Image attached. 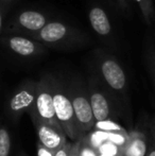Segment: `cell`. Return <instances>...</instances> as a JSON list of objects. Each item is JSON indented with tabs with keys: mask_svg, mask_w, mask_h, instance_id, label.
<instances>
[{
	"mask_svg": "<svg viewBox=\"0 0 155 156\" xmlns=\"http://www.w3.org/2000/svg\"><path fill=\"white\" fill-rule=\"evenodd\" d=\"M87 91L96 122L106 120L116 121L119 118L122 104L108 90L104 83L101 82L99 78L90 76L87 83Z\"/></svg>",
	"mask_w": 155,
	"mask_h": 156,
	"instance_id": "obj_1",
	"label": "cell"
},
{
	"mask_svg": "<svg viewBox=\"0 0 155 156\" xmlns=\"http://www.w3.org/2000/svg\"><path fill=\"white\" fill-rule=\"evenodd\" d=\"M50 84L53 97L54 112L61 127L70 141L76 142L82 139L78 131L75 112L67 91V87L52 76H50Z\"/></svg>",
	"mask_w": 155,
	"mask_h": 156,
	"instance_id": "obj_2",
	"label": "cell"
},
{
	"mask_svg": "<svg viewBox=\"0 0 155 156\" xmlns=\"http://www.w3.org/2000/svg\"><path fill=\"white\" fill-rule=\"evenodd\" d=\"M98 67L101 74L104 85L108 88L120 103H125L128 98V79L120 64L114 56L106 53H99L98 56Z\"/></svg>",
	"mask_w": 155,
	"mask_h": 156,
	"instance_id": "obj_3",
	"label": "cell"
},
{
	"mask_svg": "<svg viewBox=\"0 0 155 156\" xmlns=\"http://www.w3.org/2000/svg\"><path fill=\"white\" fill-rule=\"evenodd\" d=\"M67 91L75 112L79 134L81 138H83L85 134L93 129L96 123L90 101H89L87 86H85L80 81H72L67 86Z\"/></svg>",
	"mask_w": 155,
	"mask_h": 156,
	"instance_id": "obj_4",
	"label": "cell"
},
{
	"mask_svg": "<svg viewBox=\"0 0 155 156\" xmlns=\"http://www.w3.org/2000/svg\"><path fill=\"white\" fill-rule=\"evenodd\" d=\"M28 114L31 117L32 122H43L61 127L54 112L50 76H43L37 82L34 105Z\"/></svg>",
	"mask_w": 155,
	"mask_h": 156,
	"instance_id": "obj_5",
	"label": "cell"
},
{
	"mask_svg": "<svg viewBox=\"0 0 155 156\" xmlns=\"http://www.w3.org/2000/svg\"><path fill=\"white\" fill-rule=\"evenodd\" d=\"M37 82L26 81L10 97L5 105V114L13 122H17L28 114L34 105Z\"/></svg>",
	"mask_w": 155,
	"mask_h": 156,
	"instance_id": "obj_6",
	"label": "cell"
},
{
	"mask_svg": "<svg viewBox=\"0 0 155 156\" xmlns=\"http://www.w3.org/2000/svg\"><path fill=\"white\" fill-rule=\"evenodd\" d=\"M37 134L38 144L55 153L67 142V136L62 127L43 122H33Z\"/></svg>",
	"mask_w": 155,
	"mask_h": 156,
	"instance_id": "obj_7",
	"label": "cell"
},
{
	"mask_svg": "<svg viewBox=\"0 0 155 156\" xmlns=\"http://www.w3.org/2000/svg\"><path fill=\"white\" fill-rule=\"evenodd\" d=\"M72 34L70 28L62 23H49L38 32L37 38L47 44H58Z\"/></svg>",
	"mask_w": 155,
	"mask_h": 156,
	"instance_id": "obj_8",
	"label": "cell"
},
{
	"mask_svg": "<svg viewBox=\"0 0 155 156\" xmlns=\"http://www.w3.org/2000/svg\"><path fill=\"white\" fill-rule=\"evenodd\" d=\"M148 152V136L140 131L129 134V140L122 149V156H146Z\"/></svg>",
	"mask_w": 155,
	"mask_h": 156,
	"instance_id": "obj_9",
	"label": "cell"
},
{
	"mask_svg": "<svg viewBox=\"0 0 155 156\" xmlns=\"http://www.w3.org/2000/svg\"><path fill=\"white\" fill-rule=\"evenodd\" d=\"M89 23L91 28L101 36H107L112 33L111 21L105 11L100 6H95L89 11Z\"/></svg>",
	"mask_w": 155,
	"mask_h": 156,
	"instance_id": "obj_10",
	"label": "cell"
},
{
	"mask_svg": "<svg viewBox=\"0 0 155 156\" xmlns=\"http://www.w3.org/2000/svg\"><path fill=\"white\" fill-rule=\"evenodd\" d=\"M9 48L16 54L21 56H32L41 52V48L34 41L25 37L13 36L5 39Z\"/></svg>",
	"mask_w": 155,
	"mask_h": 156,
	"instance_id": "obj_11",
	"label": "cell"
},
{
	"mask_svg": "<svg viewBox=\"0 0 155 156\" xmlns=\"http://www.w3.org/2000/svg\"><path fill=\"white\" fill-rule=\"evenodd\" d=\"M18 25L29 31H41L46 25V17L36 11H25L18 16Z\"/></svg>",
	"mask_w": 155,
	"mask_h": 156,
	"instance_id": "obj_12",
	"label": "cell"
},
{
	"mask_svg": "<svg viewBox=\"0 0 155 156\" xmlns=\"http://www.w3.org/2000/svg\"><path fill=\"white\" fill-rule=\"evenodd\" d=\"M138 5L148 26L155 25V6L153 0H133Z\"/></svg>",
	"mask_w": 155,
	"mask_h": 156,
	"instance_id": "obj_13",
	"label": "cell"
},
{
	"mask_svg": "<svg viewBox=\"0 0 155 156\" xmlns=\"http://www.w3.org/2000/svg\"><path fill=\"white\" fill-rule=\"evenodd\" d=\"M96 132L100 133H108V134H120V135H129L126 129L122 127L118 122L113 120H106V121L96 122L93 126Z\"/></svg>",
	"mask_w": 155,
	"mask_h": 156,
	"instance_id": "obj_14",
	"label": "cell"
},
{
	"mask_svg": "<svg viewBox=\"0 0 155 156\" xmlns=\"http://www.w3.org/2000/svg\"><path fill=\"white\" fill-rule=\"evenodd\" d=\"M12 149V140L9 129L4 125H0V156H10Z\"/></svg>",
	"mask_w": 155,
	"mask_h": 156,
	"instance_id": "obj_15",
	"label": "cell"
},
{
	"mask_svg": "<svg viewBox=\"0 0 155 156\" xmlns=\"http://www.w3.org/2000/svg\"><path fill=\"white\" fill-rule=\"evenodd\" d=\"M146 156H155V117L150 122L149 137H148V152Z\"/></svg>",
	"mask_w": 155,
	"mask_h": 156,
	"instance_id": "obj_16",
	"label": "cell"
},
{
	"mask_svg": "<svg viewBox=\"0 0 155 156\" xmlns=\"http://www.w3.org/2000/svg\"><path fill=\"white\" fill-rule=\"evenodd\" d=\"M147 60H148V66L151 76L153 79V82L155 85V47L154 46H149L147 48Z\"/></svg>",
	"mask_w": 155,
	"mask_h": 156,
	"instance_id": "obj_17",
	"label": "cell"
},
{
	"mask_svg": "<svg viewBox=\"0 0 155 156\" xmlns=\"http://www.w3.org/2000/svg\"><path fill=\"white\" fill-rule=\"evenodd\" d=\"M72 144L73 142L70 141V140H67V142L55 152L54 156H70L71 153V149H72Z\"/></svg>",
	"mask_w": 155,
	"mask_h": 156,
	"instance_id": "obj_18",
	"label": "cell"
},
{
	"mask_svg": "<svg viewBox=\"0 0 155 156\" xmlns=\"http://www.w3.org/2000/svg\"><path fill=\"white\" fill-rule=\"evenodd\" d=\"M36 150H37V156H54V154H55L54 152H52V151L48 150L44 146H41V144H37Z\"/></svg>",
	"mask_w": 155,
	"mask_h": 156,
	"instance_id": "obj_19",
	"label": "cell"
},
{
	"mask_svg": "<svg viewBox=\"0 0 155 156\" xmlns=\"http://www.w3.org/2000/svg\"><path fill=\"white\" fill-rule=\"evenodd\" d=\"M81 144H82V139L73 142L70 156H82L81 155Z\"/></svg>",
	"mask_w": 155,
	"mask_h": 156,
	"instance_id": "obj_20",
	"label": "cell"
},
{
	"mask_svg": "<svg viewBox=\"0 0 155 156\" xmlns=\"http://www.w3.org/2000/svg\"><path fill=\"white\" fill-rule=\"evenodd\" d=\"M117 2L121 5V8L123 9V10L128 9V0H117Z\"/></svg>",
	"mask_w": 155,
	"mask_h": 156,
	"instance_id": "obj_21",
	"label": "cell"
},
{
	"mask_svg": "<svg viewBox=\"0 0 155 156\" xmlns=\"http://www.w3.org/2000/svg\"><path fill=\"white\" fill-rule=\"evenodd\" d=\"M2 27V15H1V12H0V29Z\"/></svg>",
	"mask_w": 155,
	"mask_h": 156,
	"instance_id": "obj_22",
	"label": "cell"
},
{
	"mask_svg": "<svg viewBox=\"0 0 155 156\" xmlns=\"http://www.w3.org/2000/svg\"><path fill=\"white\" fill-rule=\"evenodd\" d=\"M19 156H26V155H19Z\"/></svg>",
	"mask_w": 155,
	"mask_h": 156,
	"instance_id": "obj_23",
	"label": "cell"
},
{
	"mask_svg": "<svg viewBox=\"0 0 155 156\" xmlns=\"http://www.w3.org/2000/svg\"><path fill=\"white\" fill-rule=\"evenodd\" d=\"M4 1H9V0H4Z\"/></svg>",
	"mask_w": 155,
	"mask_h": 156,
	"instance_id": "obj_24",
	"label": "cell"
}]
</instances>
